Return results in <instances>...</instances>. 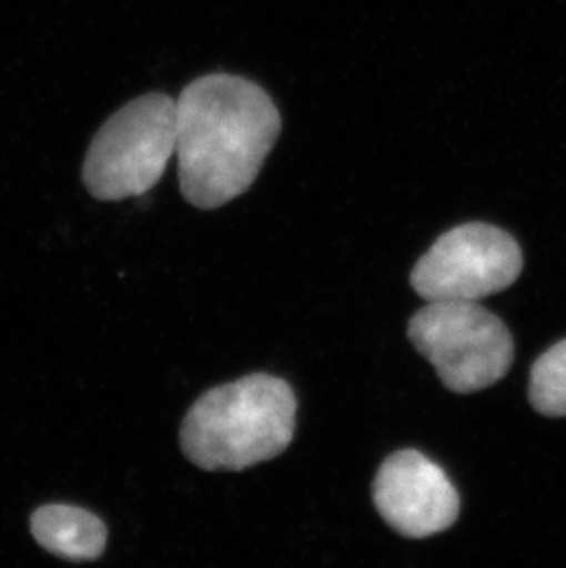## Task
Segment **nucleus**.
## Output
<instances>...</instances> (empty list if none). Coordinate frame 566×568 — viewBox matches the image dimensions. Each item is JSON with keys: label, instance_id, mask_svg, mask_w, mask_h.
<instances>
[{"label": "nucleus", "instance_id": "1", "mask_svg": "<svg viewBox=\"0 0 566 568\" xmlns=\"http://www.w3.org/2000/svg\"><path fill=\"white\" fill-rule=\"evenodd\" d=\"M282 131L262 87L232 74L192 81L176 100L179 184L195 209L215 210L251 189Z\"/></svg>", "mask_w": 566, "mask_h": 568}, {"label": "nucleus", "instance_id": "2", "mask_svg": "<svg viewBox=\"0 0 566 568\" xmlns=\"http://www.w3.org/2000/svg\"><path fill=\"white\" fill-rule=\"evenodd\" d=\"M294 427L296 397L287 381L254 374L193 403L182 422V453L204 471H243L282 455Z\"/></svg>", "mask_w": 566, "mask_h": 568}, {"label": "nucleus", "instance_id": "3", "mask_svg": "<svg viewBox=\"0 0 566 568\" xmlns=\"http://www.w3.org/2000/svg\"><path fill=\"white\" fill-rule=\"evenodd\" d=\"M175 145L176 100L144 94L117 111L92 139L83 183L100 201L144 195L166 172Z\"/></svg>", "mask_w": 566, "mask_h": 568}, {"label": "nucleus", "instance_id": "4", "mask_svg": "<svg viewBox=\"0 0 566 568\" xmlns=\"http://www.w3.org/2000/svg\"><path fill=\"white\" fill-rule=\"evenodd\" d=\"M408 338L454 394L489 388L513 363L508 327L476 302H428L408 322Z\"/></svg>", "mask_w": 566, "mask_h": 568}, {"label": "nucleus", "instance_id": "5", "mask_svg": "<svg viewBox=\"0 0 566 568\" xmlns=\"http://www.w3.org/2000/svg\"><path fill=\"white\" fill-rule=\"evenodd\" d=\"M523 271V253L508 232L467 223L439 236L412 268L423 301L478 302L508 290Z\"/></svg>", "mask_w": 566, "mask_h": 568}, {"label": "nucleus", "instance_id": "6", "mask_svg": "<svg viewBox=\"0 0 566 568\" xmlns=\"http://www.w3.org/2000/svg\"><path fill=\"white\" fill-rule=\"evenodd\" d=\"M374 505L401 536L425 539L449 530L459 515V495L444 469L420 450L388 456L374 480Z\"/></svg>", "mask_w": 566, "mask_h": 568}, {"label": "nucleus", "instance_id": "7", "mask_svg": "<svg viewBox=\"0 0 566 568\" xmlns=\"http://www.w3.org/2000/svg\"><path fill=\"white\" fill-rule=\"evenodd\" d=\"M36 541L49 552L70 561H92L108 545V528L102 519L83 508L50 505L32 515Z\"/></svg>", "mask_w": 566, "mask_h": 568}, {"label": "nucleus", "instance_id": "8", "mask_svg": "<svg viewBox=\"0 0 566 568\" xmlns=\"http://www.w3.org/2000/svg\"><path fill=\"white\" fill-rule=\"evenodd\" d=\"M529 402L550 418L566 416V338L535 361L529 376Z\"/></svg>", "mask_w": 566, "mask_h": 568}]
</instances>
